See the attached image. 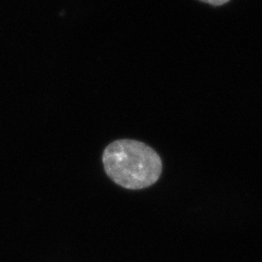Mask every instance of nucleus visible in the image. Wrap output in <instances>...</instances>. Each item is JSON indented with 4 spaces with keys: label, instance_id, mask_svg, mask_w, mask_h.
Here are the masks:
<instances>
[{
    "label": "nucleus",
    "instance_id": "f257e3e1",
    "mask_svg": "<svg viewBox=\"0 0 262 262\" xmlns=\"http://www.w3.org/2000/svg\"><path fill=\"white\" fill-rule=\"evenodd\" d=\"M103 164L115 184L131 190L154 185L163 170L160 155L152 147L130 139L114 141L106 147Z\"/></svg>",
    "mask_w": 262,
    "mask_h": 262
},
{
    "label": "nucleus",
    "instance_id": "f03ea898",
    "mask_svg": "<svg viewBox=\"0 0 262 262\" xmlns=\"http://www.w3.org/2000/svg\"><path fill=\"white\" fill-rule=\"evenodd\" d=\"M200 2L212 5V6H222L226 3H228L229 0H200Z\"/></svg>",
    "mask_w": 262,
    "mask_h": 262
}]
</instances>
